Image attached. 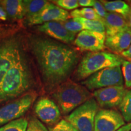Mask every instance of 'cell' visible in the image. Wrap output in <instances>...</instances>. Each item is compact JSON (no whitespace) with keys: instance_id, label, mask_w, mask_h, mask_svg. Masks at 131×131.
<instances>
[{"instance_id":"obj_1","label":"cell","mask_w":131,"mask_h":131,"mask_svg":"<svg viewBox=\"0 0 131 131\" xmlns=\"http://www.w3.org/2000/svg\"><path fill=\"white\" fill-rule=\"evenodd\" d=\"M32 49L44 82L50 89L68 80L80 58L75 49L50 39H35Z\"/></svg>"},{"instance_id":"obj_2","label":"cell","mask_w":131,"mask_h":131,"mask_svg":"<svg viewBox=\"0 0 131 131\" xmlns=\"http://www.w3.org/2000/svg\"><path fill=\"white\" fill-rule=\"evenodd\" d=\"M34 84L30 63L23 50L0 85V104L19 97Z\"/></svg>"},{"instance_id":"obj_3","label":"cell","mask_w":131,"mask_h":131,"mask_svg":"<svg viewBox=\"0 0 131 131\" xmlns=\"http://www.w3.org/2000/svg\"><path fill=\"white\" fill-rule=\"evenodd\" d=\"M92 94L83 85L68 80L57 86L52 96L62 114L67 115L92 98Z\"/></svg>"},{"instance_id":"obj_4","label":"cell","mask_w":131,"mask_h":131,"mask_svg":"<svg viewBox=\"0 0 131 131\" xmlns=\"http://www.w3.org/2000/svg\"><path fill=\"white\" fill-rule=\"evenodd\" d=\"M123 61L122 57L111 52H88L78 63L74 73V77L78 81L86 80L103 69L121 66Z\"/></svg>"},{"instance_id":"obj_5","label":"cell","mask_w":131,"mask_h":131,"mask_svg":"<svg viewBox=\"0 0 131 131\" xmlns=\"http://www.w3.org/2000/svg\"><path fill=\"white\" fill-rule=\"evenodd\" d=\"M98 111V103L92 97L66 116L65 119L78 131H94L95 118Z\"/></svg>"},{"instance_id":"obj_6","label":"cell","mask_w":131,"mask_h":131,"mask_svg":"<svg viewBox=\"0 0 131 131\" xmlns=\"http://www.w3.org/2000/svg\"><path fill=\"white\" fill-rule=\"evenodd\" d=\"M89 91L115 86H123L124 79L120 66L107 68L100 70L81 81Z\"/></svg>"},{"instance_id":"obj_7","label":"cell","mask_w":131,"mask_h":131,"mask_svg":"<svg viewBox=\"0 0 131 131\" xmlns=\"http://www.w3.org/2000/svg\"><path fill=\"white\" fill-rule=\"evenodd\" d=\"M35 98L34 94H26L0 107V127L21 118L30 107Z\"/></svg>"},{"instance_id":"obj_8","label":"cell","mask_w":131,"mask_h":131,"mask_svg":"<svg viewBox=\"0 0 131 131\" xmlns=\"http://www.w3.org/2000/svg\"><path fill=\"white\" fill-rule=\"evenodd\" d=\"M22 50L21 42L16 38H9L0 41V85Z\"/></svg>"},{"instance_id":"obj_9","label":"cell","mask_w":131,"mask_h":131,"mask_svg":"<svg viewBox=\"0 0 131 131\" xmlns=\"http://www.w3.org/2000/svg\"><path fill=\"white\" fill-rule=\"evenodd\" d=\"M123 86H115L94 91L93 95L100 107L111 109L119 106L127 92Z\"/></svg>"},{"instance_id":"obj_10","label":"cell","mask_w":131,"mask_h":131,"mask_svg":"<svg viewBox=\"0 0 131 131\" xmlns=\"http://www.w3.org/2000/svg\"><path fill=\"white\" fill-rule=\"evenodd\" d=\"M125 125L122 114L110 109L98 111L94 122V131H117Z\"/></svg>"},{"instance_id":"obj_11","label":"cell","mask_w":131,"mask_h":131,"mask_svg":"<svg viewBox=\"0 0 131 131\" xmlns=\"http://www.w3.org/2000/svg\"><path fill=\"white\" fill-rule=\"evenodd\" d=\"M106 34L83 30L79 32L74 44L82 50L89 52L103 51L106 49Z\"/></svg>"},{"instance_id":"obj_12","label":"cell","mask_w":131,"mask_h":131,"mask_svg":"<svg viewBox=\"0 0 131 131\" xmlns=\"http://www.w3.org/2000/svg\"><path fill=\"white\" fill-rule=\"evenodd\" d=\"M35 112L41 122L53 126L61 118V111L56 103L46 97L40 98L36 103Z\"/></svg>"},{"instance_id":"obj_13","label":"cell","mask_w":131,"mask_h":131,"mask_svg":"<svg viewBox=\"0 0 131 131\" xmlns=\"http://www.w3.org/2000/svg\"><path fill=\"white\" fill-rule=\"evenodd\" d=\"M69 14L67 10L60 8L57 5L49 3V4L37 15L27 19L30 26L42 24L52 21L64 22L68 20Z\"/></svg>"},{"instance_id":"obj_14","label":"cell","mask_w":131,"mask_h":131,"mask_svg":"<svg viewBox=\"0 0 131 131\" xmlns=\"http://www.w3.org/2000/svg\"><path fill=\"white\" fill-rule=\"evenodd\" d=\"M37 28L40 32L65 43H70L75 40V34L67 30L61 22L46 23L38 26Z\"/></svg>"},{"instance_id":"obj_15","label":"cell","mask_w":131,"mask_h":131,"mask_svg":"<svg viewBox=\"0 0 131 131\" xmlns=\"http://www.w3.org/2000/svg\"><path fill=\"white\" fill-rule=\"evenodd\" d=\"M131 44V30L127 29L112 36H106L105 46L114 54H122Z\"/></svg>"},{"instance_id":"obj_16","label":"cell","mask_w":131,"mask_h":131,"mask_svg":"<svg viewBox=\"0 0 131 131\" xmlns=\"http://www.w3.org/2000/svg\"><path fill=\"white\" fill-rule=\"evenodd\" d=\"M105 26L106 36H112L129 29L126 19L120 15L112 12H107L103 18Z\"/></svg>"},{"instance_id":"obj_17","label":"cell","mask_w":131,"mask_h":131,"mask_svg":"<svg viewBox=\"0 0 131 131\" xmlns=\"http://www.w3.org/2000/svg\"><path fill=\"white\" fill-rule=\"evenodd\" d=\"M2 7L7 15L13 19H21L26 16V12L23 1L21 0H4L1 1Z\"/></svg>"},{"instance_id":"obj_18","label":"cell","mask_w":131,"mask_h":131,"mask_svg":"<svg viewBox=\"0 0 131 131\" xmlns=\"http://www.w3.org/2000/svg\"><path fill=\"white\" fill-rule=\"evenodd\" d=\"M104 9L109 12L115 13L126 18L128 15L130 10V6L123 1H101Z\"/></svg>"},{"instance_id":"obj_19","label":"cell","mask_w":131,"mask_h":131,"mask_svg":"<svg viewBox=\"0 0 131 131\" xmlns=\"http://www.w3.org/2000/svg\"><path fill=\"white\" fill-rule=\"evenodd\" d=\"M23 3L27 20L40 14L49 4V2L45 0H24Z\"/></svg>"},{"instance_id":"obj_20","label":"cell","mask_w":131,"mask_h":131,"mask_svg":"<svg viewBox=\"0 0 131 131\" xmlns=\"http://www.w3.org/2000/svg\"><path fill=\"white\" fill-rule=\"evenodd\" d=\"M75 20L78 21L83 26L84 30H88L94 32L106 34L105 26L103 21L98 20H91L83 18H73Z\"/></svg>"},{"instance_id":"obj_21","label":"cell","mask_w":131,"mask_h":131,"mask_svg":"<svg viewBox=\"0 0 131 131\" xmlns=\"http://www.w3.org/2000/svg\"><path fill=\"white\" fill-rule=\"evenodd\" d=\"M70 15L72 18H83L87 19L98 20L103 22V19L98 16L95 12L94 9L92 7H83L80 9H75L70 12Z\"/></svg>"},{"instance_id":"obj_22","label":"cell","mask_w":131,"mask_h":131,"mask_svg":"<svg viewBox=\"0 0 131 131\" xmlns=\"http://www.w3.org/2000/svg\"><path fill=\"white\" fill-rule=\"evenodd\" d=\"M118 107L124 120L128 123H131V90L127 91Z\"/></svg>"},{"instance_id":"obj_23","label":"cell","mask_w":131,"mask_h":131,"mask_svg":"<svg viewBox=\"0 0 131 131\" xmlns=\"http://www.w3.org/2000/svg\"><path fill=\"white\" fill-rule=\"evenodd\" d=\"M28 120L21 117L0 127V131H26Z\"/></svg>"},{"instance_id":"obj_24","label":"cell","mask_w":131,"mask_h":131,"mask_svg":"<svg viewBox=\"0 0 131 131\" xmlns=\"http://www.w3.org/2000/svg\"><path fill=\"white\" fill-rule=\"evenodd\" d=\"M122 70L123 77L127 88H131V61L124 60L122 63Z\"/></svg>"},{"instance_id":"obj_25","label":"cell","mask_w":131,"mask_h":131,"mask_svg":"<svg viewBox=\"0 0 131 131\" xmlns=\"http://www.w3.org/2000/svg\"><path fill=\"white\" fill-rule=\"evenodd\" d=\"M49 131H78L74 127L66 120L63 119L58 123L53 125L52 127H49Z\"/></svg>"},{"instance_id":"obj_26","label":"cell","mask_w":131,"mask_h":131,"mask_svg":"<svg viewBox=\"0 0 131 131\" xmlns=\"http://www.w3.org/2000/svg\"><path fill=\"white\" fill-rule=\"evenodd\" d=\"M61 23L67 30L75 34L84 30L83 26L78 21L75 20L73 18L71 19H68V20Z\"/></svg>"},{"instance_id":"obj_27","label":"cell","mask_w":131,"mask_h":131,"mask_svg":"<svg viewBox=\"0 0 131 131\" xmlns=\"http://www.w3.org/2000/svg\"><path fill=\"white\" fill-rule=\"evenodd\" d=\"M26 131H49V130L39 119L32 117L28 122Z\"/></svg>"},{"instance_id":"obj_28","label":"cell","mask_w":131,"mask_h":131,"mask_svg":"<svg viewBox=\"0 0 131 131\" xmlns=\"http://www.w3.org/2000/svg\"><path fill=\"white\" fill-rule=\"evenodd\" d=\"M53 3L64 10H73L79 7L77 0H57Z\"/></svg>"},{"instance_id":"obj_29","label":"cell","mask_w":131,"mask_h":131,"mask_svg":"<svg viewBox=\"0 0 131 131\" xmlns=\"http://www.w3.org/2000/svg\"><path fill=\"white\" fill-rule=\"evenodd\" d=\"M95 12L96 14L98 15V16H100L101 18H104L105 17L106 14H107V12H106V9H104V6H103L101 1H95L94 8Z\"/></svg>"},{"instance_id":"obj_30","label":"cell","mask_w":131,"mask_h":131,"mask_svg":"<svg viewBox=\"0 0 131 131\" xmlns=\"http://www.w3.org/2000/svg\"><path fill=\"white\" fill-rule=\"evenodd\" d=\"M95 0H79L78 1L79 6L81 7H94Z\"/></svg>"},{"instance_id":"obj_31","label":"cell","mask_w":131,"mask_h":131,"mask_svg":"<svg viewBox=\"0 0 131 131\" xmlns=\"http://www.w3.org/2000/svg\"><path fill=\"white\" fill-rule=\"evenodd\" d=\"M121 55H122V57L124 58H126L127 60L131 61V44L130 46L128 47V49L126 50L125 51L122 52Z\"/></svg>"},{"instance_id":"obj_32","label":"cell","mask_w":131,"mask_h":131,"mask_svg":"<svg viewBox=\"0 0 131 131\" xmlns=\"http://www.w3.org/2000/svg\"><path fill=\"white\" fill-rule=\"evenodd\" d=\"M7 14L2 6H0V21H6L7 19Z\"/></svg>"},{"instance_id":"obj_33","label":"cell","mask_w":131,"mask_h":131,"mask_svg":"<svg viewBox=\"0 0 131 131\" xmlns=\"http://www.w3.org/2000/svg\"><path fill=\"white\" fill-rule=\"evenodd\" d=\"M117 131H131V123L125 124L123 126L118 129Z\"/></svg>"},{"instance_id":"obj_34","label":"cell","mask_w":131,"mask_h":131,"mask_svg":"<svg viewBox=\"0 0 131 131\" xmlns=\"http://www.w3.org/2000/svg\"><path fill=\"white\" fill-rule=\"evenodd\" d=\"M126 19L127 21V25H128L129 28L131 30V7H130V10L129 11L128 15L127 16V17L126 18Z\"/></svg>"},{"instance_id":"obj_35","label":"cell","mask_w":131,"mask_h":131,"mask_svg":"<svg viewBox=\"0 0 131 131\" xmlns=\"http://www.w3.org/2000/svg\"><path fill=\"white\" fill-rule=\"evenodd\" d=\"M0 3H1V1H0Z\"/></svg>"},{"instance_id":"obj_36","label":"cell","mask_w":131,"mask_h":131,"mask_svg":"<svg viewBox=\"0 0 131 131\" xmlns=\"http://www.w3.org/2000/svg\"><path fill=\"white\" fill-rule=\"evenodd\" d=\"M130 7H131V6H130Z\"/></svg>"}]
</instances>
